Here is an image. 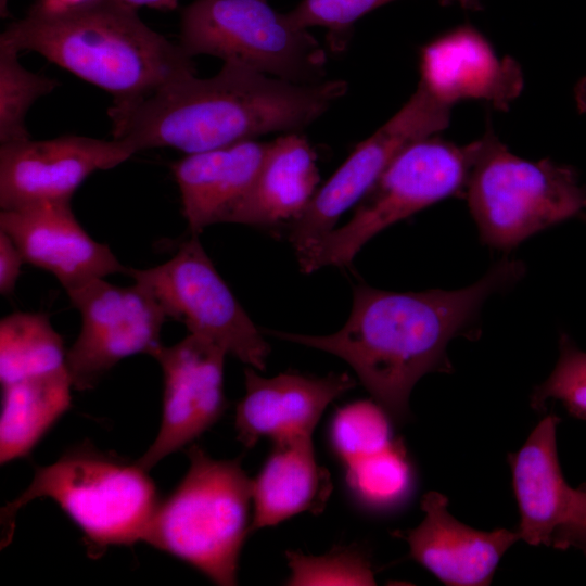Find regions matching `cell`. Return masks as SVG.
<instances>
[{"instance_id": "1", "label": "cell", "mask_w": 586, "mask_h": 586, "mask_svg": "<svg viewBox=\"0 0 586 586\" xmlns=\"http://www.w3.org/2000/svg\"><path fill=\"white\" fill-rule=\"evenodd\" d=\"M524 273L520 260L504 258L474 284L455 291L390 292L365 284L354 289L346 323L329 335L265 330L345 360L391 417L409 416V396L426 373L449 372L446 348L477 318L484 302Z\"/></svg>"}, {"instance_id": "2", "label": "cell", "mask_w": 586, "mask_h": 586, "mask_svg": "<svg viewBox=\"0 0 586 586\" xmlns=\"http://www.w3.org/2000/svg\"><path fill=\"white\" fill-rule=\"evenodd\" d=\"M343 79L296 84L224 62L208 78L190 75L107 114L113 139L136 153L173 148L186 154L253 140L267 133L301 132L347 92Z\"/></svg>"}, {"instance_id": "3", "label": "cell", "mask_w": 586, "mask_h": 586, "mask_svg": "<svg viewBox=\"0 0 586 586\" xmlns=\"http://www.w3.org/2000/svg\"><path fill=\"white\" fill-rule=\"evenodd\" d=\"M0 44L34 51L113 95V104L144 99L196 74L178 43L150 28L122 0H88L48 12L31 5L1 33Z\"/></svg>"}, {"instance_id": "4", "label": "cell", "mask_w": 586, "mask_h": 586, "mask_svg": "<svg viewBox=\"0 0 586 586\" xmlns=\"http://www.w3.org/2000/svg\"><path fill=\"white\" fill-rule=\"evenodd\" d=\"M41 497L52 499L78 526L90 557L143 542L160 504L155 484L137 461L80 444L37 467L28 487L1 509L2 548L11 540L17 512Z\"/></svg>"}, {"instance_id": "5", "label": "cell", "mask_w": 586, "mask_h": 586, "mask_svg": "<svg viewBox=\"0 0 586 586\" xmlns=\"http://www.w3.org/2000/svg\"><path fill=\"white\" fill-rule=\"evenodd\" d=\"M187 455L189 469L160 501L143 542L217 585H237L241 549L252 525V480L241 458L216 460L195 444Z\"/></svg>"}, {"instance_id": "6", "label": "cell", "mask_w": 586, "mask_h": 586, "mask_svg": "<svg viewBox=\"0 0 586 586\" xmlns=\"http://www.w3.org/2000/svg\"><path fill=\"white\" fill-rule=\"evenodd\" d=\"M464 194L482 242L504 251L586 212L574 168L522 158L491 131L474 141Z\"/></svg>"}, {"instance_id": "7", "label": "cell", "mask_w": 586, "mask_h": 586, "mask_svg": "<svg viewBox=\"0 0 586 586\" xmlns=\"http://www.w3.org/2000/svg\"><path fill=\"white\" fill-rule=\"evenodd\" d=\"M474 142L459 146L435 136L405 148L359 201L353 217L298 257L301 270L349 267L375 234L421 209L464 191Z\"/></svg>"}, {"instance_id": "8", "label": "cell", "mask_w": 586, "mask_h": 586, "mask_svg": "<svg viewBox=\"0 0 586 586\" xmlns=\"http://www.w3.org/2000/svg\"><path fill=\"white\" fill-rule=\"evenodd\" d=\"M178 44L296 84L326 80L327 53L308 29L267 0H195L181 12Z\"/></svg>"}, {"instance_id": "9", "label": "cell", "mask_w": 586, "mask_h": 586, "mask_svg": "<svg viewBox=\"0 0 586 586\" xmlns=\"http://www.w3.org/2000/svg\"><path fill=\"white\" fill-rule=\"evenodd\" d=\"M145 286L167 318L182 322L191 334L208 339L254 369L264 370L270 347L217 272L198 235L180 244L162 265L128 268Z\"/></svg>"}, {"instance_id": "10", "label": "cell", "mask_w": 586, "mask_h": 586, "mask_svg": "<svg viewBox=\"0 0 586 586\" xmlns=\"http://www.w3.org/2000/svg\"><path fill=\"white\" fill-rule=\"evenodd\" d=\"M450 106L420 82L407 102L372 135L358 143L302 215L289 225L297 258L330 233L344 212L368 193L392 161L409 144L444 130Z\"/></svg>"}, {"instance_id": "11", "label": "cell", "mask_w": 586, "mask_h": 586, "mask_svg": "<svg viewBox=\"0 0 586 586\" xmlns=\"http://www.w3.org/2000/svg\"><path fill=\"white\" fill-rule=\"evenodd\" d=\"M67 295L81 317L80 332L66 353L75 390L93 388L122 359L152 355L162 345L167 316L145 286H119L102 278Z\"/></svg>"}, {"instance_id": "12", "label": "cell", "mask_w": 586, "mask_h": 586, "mask_svg": "<svg viewBox=\"0 0 586 586\" xmlns=\"http://www.w3.org/2000/svg\"><path fill=\"white\" fill-rule=\"evenodd\" d=\"M226 355L213 341L191 333L151 355L163 371L164 391L157 435L136 460L144 470L193 442L222 416Z\"/></svg>"}, {"instance_id": "13", "label": "cell", "mask_w": 586, "mask_h": 586, "mask_svg": "<svg viewBox=\"0 0 586 586\" xmlns=\"http://www.w3.org/2000/svg\"><path fill=\"white\" fill-rule=\"evenodd\" d=\"M135 153L123 141L84 136L0 144V207L71 202L90 175L114 168Z\"/></svg>"}, {"instance_id": "14", "label": "cell", "mask_w": 586, "mask_h": 586, "mask_svg": "<svg viewBox=\"0 0 586 586\" xmlns=\"http://www.w3.org/2000/svg\"><path fill=\"white\" fill-rule=\"evenodd\" d=\"M0 230L12 239L25 263L51 272L66 293L128 270L106 244L87 233L68 201L1 209Z\"/></svg>"}, {"instance_id": "15", "label": "cell", "mask_w": 586, "mask_h": 586, "mask_svg": "<svg viewBox=\"0 0 586 586\" xmlns=\"http://www.w3.org/2000/svg\"><path fill=\"white\" fill-rule=\"evenodd\" d=\"M419 82L450 107L475 100L507 110L520 94L523 78L511 58H500L477 29L462 25L421 48Z\"/></svg>"}, {"instance_id": "16", "label": "cell", "mask_w": 586, "mask_h": 586, "mask_svg": "<svg viewBox=\"0 0 586 586\" xmlns=\"http://www.w3.org/2000/svg\"><path fill=\"white\" fill-rule=\"evenodd\" d=\"M447 498L437 492L421 500L423 521L415 528L396 531L409 545V556L449 586H486L505 552L520 539L517 532L472 528L455 519Z\"/></svg>"}, {"instance_id": "17", "label": "cell", "mask_w": 586, "mask_h": 586, "mask_svg": "<svg viewBox=\"0 0 586 586\" xmlns=\"http://www.w3.org/2000/svg\"><path fill=\"white\" fill-rule=\"evenodd\" d=\"M245 394L235 408L234 426L250 449L264 438L273 442L311 435L327 406L355 386L347 373L321 378L281 373L264 378L246 368Z\"/></svg>"}, {"instance_id": "18", "label": "cell", "mask_w": 586, "mask_h": 586, "mask_svg": "<svg viewBox=\"0 0 586 586\" xmlns=\"http://www.w3.org/2000/svg\"><path fill=\"white\" fill-rule=\"evenodd\" d=\"M269 142L245 140L187 154L171 165L191 234L229 222L252 188Z\"/></svg>"}, {"instance_id": "19", "label": "cell", "mask_w": 586, "mask_h": 586, "mask_svg": "<svg viewBox=\"0 0 586 586\" xmlns=\"http://www.w3.org/2000/svg\"><path fill=\"white\" fill-rule=\"evenodd\" d=\"M560 418L545 417L531 432L509 463L520 511L518 534L530 545H553L562 530L571 500L557 451Z\"/></svg>"}, {"instance_id": "20", "label": "cell", "mask_w": 586, "mask_h": 586, "mask_svg": "<svg viewBox=\"0 0 586 586\" xmlns=\"http://www.w3.org/2000/svg\"><path fill=\"white\" fill-rule=\"evenodd\" d=\"M319 179L317 155L308 140L301 132L282 133L269 142L255 181L229 222L290 225L307 207Z\"/></svg>"}, {"instance_id": "21", "label": "cell", "mask_w": 586, "mask_h": 586, "mask_svg": "<svg viewBox=\"0 0 586 586\" xmlns=\"http://www.w3.org/2000/svg\"><path fill=\"white\" fill-rule=\"evenodd\" d=\"M331 492V476L315 458L311 435L276 441L252 480L251 532L277 525L298 513L318 514Z\"/></svg>"}, {"instance_id": "22", "label": "cell", "mask_w": 586, "mask_h": 586, "mask_svg": "<svg viewBox=\"0 0 586 586\" xmlns=\"http://www.w3.org/2000/svg\"><path fill=\"white\" fill-rule=\"evenodd\" d=\"M0 462L26 457L69 408L67 367L1 385Z\"/></svg>"}, {"instance_id": "23", "label": "cell", "mask_w": 586, "mask_h": 586, "mask_svg": "<svg viewBox=\"0 0 586 586\" xmlns=\"http://www.w3.org/2000/svg\"><path fill=\"white\" fill-rule=\"evenodd\" d=\"M62 336L41 313H13L0 321V383L66 366Z\"/></svg>"}, {"instance_id": "24", "label": "cell", "mask_w": 586, "mask_h": 586, "mask_svg": "<svg viewBox=\"0 0 586 586\" xmlns=\"http://www.w3.org/2000/svg\"><path fill=\"white\" fill-rule=\"evenodd\" d=\"M346 484L354 499L373 511H386L409 496L413 475L406 450L394 441L385 449L345 466Z\"/></svg>"}, {"instance_id": "25", "label": "cell", "mask_w": 586, "mask_h": 586, "mask_svg": "<svg viewBox=\"0 0 586 586\" xmlns=\"http://www.w3.org/2000/svg\"><path fill=\"white\" fill-rule=\"evenodd\" d=\"M18 54L0 44V144L31 139L25 123L27 113L59 84L54 78L25 68Z\"/></svg>"}, {"instance_id": "26", "label": "cell", "mask_w": 586, "mask_h": 586, "mask_svg": "<svg viewBox=\"0 0 586 586\" xmlns=\"http://www.w3.org/2000/svg\"><path fill=\"white\" fill-rule=\"evenodd\" d=\"M391 417L375 402L351 403L334 413L330 424V443L344 466L388 447L392 437Z\"/></svg>"}, {"instance_id": "27", "label": "cell", "mask_w": 586, "mask_h": 586, "mask_svg": "<svg viewBox=\"0 0 586 586\" xmlns=\"http://www.w3.org/2000/svg\"><path fill=\"white\" fill-rule=\"evenodd\" d=\"M394 0H302L286 12L289 21L297 27L327 28V41L333 52L343 51L349 41L354 24L369 12ZM455 2L468 10H479L482 0H442Z\"/></svg>"}, {"instance_id": "28", "label": "cell", "mask_w": 586, "mask_h": 586, "mask_svg": "<svg viewBox=\"0 0 586 586\" xmlns=\"http://www.w3.org/2000/svg\"><path fill=\"white\" fill-rule=\"evenodd\" d=\"M288 585H375L370 563L357 550L336 549L320 556L286 552Z\"/></svg>"}, {"instance_id": "29", "label": "cell", "mask_w": 586, "mask_h": 586, "mask_svg": "<svg viewBox=\"0 0 586 586\" xmlns=\"http://www.w3.org/2000/svg\"><path fill=\"white\" fill-rule=\"evenodd\" d=\"M559 345L556 367L547 380L535 387L531 407L542 411L547 400H559L571 416L586 421V352L566 334L561 335Z\"/></svg>"}, {"instance_id": "30", "label": "cell", "mask_w": 586, "mask_h": 586, "mask_svg": "<svg viewBox=\"0 0 586 586\" xmlns=\"http://www.w3.org/2000/svg\"><path fill=\"white\" fill-rule=\"evenodd\" d=\"M552 546L556 548L575 546L586 552V489H572L565 523Z\"/></svg>"}, {"instance_id": "31", "label": "cell", "mask_w": 586, "mask_h": 586, "mask_svg": "<svg viewBox=\"0 0 586 586\" xmlns=\"http://www.w3.org/2000/svg\"><path fill=\"white\" fill-rule=\"evenodd\" d=\"M23 263L25 259L15 243L0 230V292L2 295H10L14 291Z\"/></svg>"}, {"instance_id": "32", "label": "cell", "mask_w": 586, "mask_h": 586, "mask_svg": "<svg viewBox=\"0 0 586 586\" xmlns=\"http://www.w3.org/2000/svg\"><path fill=\"white\" fill-rule=\"evenodd\" d=\"M88 0H37L33 7L48 12L66 10Z\"/></svg>"}, {"instance_id": "33", "label": "cell", "mask_w": 586, "mask_h": 586, "mask_svg": "<svg viewBox=\"0 0 586 586\" xmlns=\"http://www.w3.org/2000/svg\"><path fill=\"white\" fill-rule=\"evenodd\" d=\"M125 3L133 7H148L161 11H171L175 10L178 5L179 0H122Z\"/></svg>"}, {"instance_id": "34", "label": "cell", "mask_w": 586, "mask_h": 586, "mask_svg": "<svg viewBox=\"0 0 586 586\" xmlns=\"http://www.w3.org/2000/svg\"><path fill=\"white\" fill-rule=\"evenodd\" d=\"M575 101L581 113H586V77L575 87Z\"/></svg>"}, {"instance_id": "35", "label": "cell", "mask_w": 586, "mask_h": 586, "mask_svg": "<svg viewBox=\"0 0 586 586\" xmlns=\"http://www.w3.org/2000/svg\"><path fill=\"white\" fill-rule=\"evenodd\" d=\"M9 0H0V14L2 17L9 16V9H8Z\"/></svg>"}, {"instance_id": "36", "label": "cell", "mask_w": 586, "mask_h": 586, "mask_svg": "<svg viewBox=\"0 0 586 586\" xmlns=\"http://www.w3.org/2000/svg\"><path fill=\"white\" fill-rule=\"evenodd\" d=\"M581 217H583L586 220V214H583Z\"/></svg>"}]
</instances>
